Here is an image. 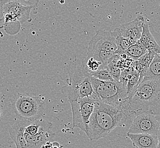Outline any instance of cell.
I'll use <instances>...</instances> for the list:
<instances>
[{
    "mask_svg": "<svg viewBox=\"0 0 160 148\" xmlns=\"http://www.w3.org/2000/svg\"><path fill=\"white\" fill-rule=\"evenodd\" d=\"M126 101L121 105L114 106L97 100L85 133L90 141L104 137L118 126H131L134 119Z\"/></svg>",
    "mask_w": 160,
    "mask_h": 148,
    "instance_id": "cell-1",
    "label": "cell"
},
{
    "mask_svg": "<svg viewBox=\"0 0 160 148\" xmlns=\"http://www.w3.org/2000/svg\"><path fill=\"white\" fill-rule=\"evenodd\" d=\"M126 102L133 119L148 111L160 115V80L143 79Z\"/></svg>",
    "mask_w": 160,
    "mask_h": 148,
    "instance_id": "cell-2",
    "label": "cell"
},
{
    "mask_svg": "<svg viewBox=\"0 0 160 148\" xmlns=\"http://www.w3.org/2000/svg\"><path fill=\"white\" fill-rule=\"evenodd\" d=\"M92 77L84 61L73 64L68 71L66 86L64 87L68 100H74L94 95Z\"/></svg>",
    "mask_w": 160,
    "mask_h": 148,
    "instance_id": "cell-3",
    "label": "cell"
},
{
    "mask_svg": "<svg viewBox=\"0 0 160 148\" xmlns=\"http://www.w3.org/2000/svg\"><path fill=\"white\" fill-rule=\"evenodd\" d=\"M12 111L19 120L32 123L41 119L44 102L39 96L17 93L10 99Z\"/></svg>",
    "mask_w": 160,
    "mask_h": 148,
    "instance_id": "cell-4",
    "label": "cell"
},
{
    "mask_svg": "<svg viewBox=\"0 0 160 148\" xmlns=\"http://www.w3.org/2000/svg\"><path fill=\"white\" fill-rule=\"evenodd\" d=\"M94 98L97 100L108 105L118 106L123 104L128 98L126 87L120 82L101 81L91 79Z\"/></svg>",
    "mask_w": 160,
    "mask_h": 148,
    "instance_id": "cell-5",
    "label": "cell"
},
{
    "mask_svg": "<svg viewBox=\"0 0 160 148\" xmlns=\"http://www.w3.org/2000/svg\"><path fill=\"white\" fill-rule=\"evenodd\" d=\"M69 102L72 111L73 128H79L86 133L97 100L92 95Z\"/></svg>",
    "mask_w": 160,
    "mask_h": 148,
    "instance_id": "cell-6",
    "label": "cell"
},
{
    "mask_svg": "<svg viewBox=\"0 0 160 148\" xmlns=\"http://www.w3.org/2000/svg\"><path fill=\"white\" fill-rule=\"evenodd\" d=\"M160 132V124L151 111L139 114L133 119L128 132L131 134L156 135Z\"/></svg>",
    "mask_w": 160,
    "mask_h": 148,
    "instance_id": "cell-7",
    "label": "cell"
},
{
    "mask_svg": "<svg viewBox=\"0 0 160 148\" xmlns=\"http://www.w3.org/2000/svg\"><path fill=\"white\" fill-rule=\"evenodd\" d=\"M38 3L39 1L7 0L3 5V14L11 15L22 25L28 21L31 10L37 7Z\"/></svg>",
    "mask_w": 160,
    "mask_h": 148,
    "instance_id": "cell-8",
    "label": "cell"
},
{
    "mask_svg": "<svg viewBox=\"0 0 160 148\" xmlns=\"http://www.w3.org/2000/svg\"><path fill=\"white\" fill-rule=\"evenodd\" d=\"M117 49L112 32L99 30L90 41L88 53L108 52L116 54Z\"/></svg>",
    "mask_w": 160,
    "mask_h": 148,
    "instance_id": "cell-9",
    "label": "cell"
},
{
    "mask_svg": "<svg viewBox=\"0 0 160 148\" xmlns=\"http://www.w3.org/2000/svg\"><path fill=\"white\" fill-rule=\"evenodd\" d=\"M52 124L42 119L40 129L37 134L32 136L24 133V137L28 148H41L54 137L55 133L51 130Z\"/></svg>",
    "mask_w": 160,
    "mask_h": 148,
    "instance_id": "cell-10",
    "label": "cell"
},
{
    "mask_svg": "<svg viewBox=\"0 0 160 148\" xmlns=\"http://www.w3.org/2000/svg\"><path fill=\"white\" fill-rule=\"evenodd\" d=\"M144 24V17L139 16L132 21L121 25L118 29L123 38L129 40L135 44L142 37Z\"/></svg>",
    "mask_w": 160,
    "mask_h": 148,
    "instance_id": "cell-11",
    "label": "cell"
},
{
    "mask_svg": "<svg viewBox=\"0 0 160 148\" xmlns=\"http://www.w3.org/2000/svg\"><path fill=\"white\" fill-rule=\"evenodd\" d=\"M31 123L17 120L15 123L9 128L10 136L16 144V148H28L24 137L25 128Z\"/></svg>",
    "mask_w": 160,
    "mask_h": 148,
    "instance_id": "cell-12",
    "label": "cell"
},
{
    "mask_svg": "<svg viewBox=\"0 0 160 148\" xmlns=\"http://www.w3.org/2000/svg\"><path fill=\"white\" fill-rule=\"evenodd\" d=\"M127 136L135 148H157L158 138L156 135L127 133Z\"/></svg>",
    "mask_w": 160,
    "mask_h": 148,
    "instance_id": "cell-13",
    "label": "cell"
},
{
    "mask_svg": "<svg viewBox=\"0 0 160 148\" xmlns=\"http://www.w3.org/2000/svg\"><path fill=\"white\" fill-rule=\"evenodd\" d=\"M136 43H138L147 52L152 51L154 54L160 53V46L151 33L150 26L148 24H144L142 37Z\"/></svg>",
    "mask_w": 160,
    "mask_h": 148,
    "instance_id": "cell-14",
    "label": "cell"
},
{
    "mask_svg": "<svg viewBox=\"0 0 160 148\" xmlns=\"http://www.w3.org/2000/svg\"><path fill=\"white\" fill-rule=\"evenodd\" d=\"M153 35L158 45L160 47V35L151 28ZM143 79L160 80V53L155 54L154 58L148 68Z\"/></svg>",
    "mask_w": 160,
    "mask_h": 148,
    "instance_id": "cell-15",
    "label": "cell"
},
{
    "mask_svg": "<svg viewBox=\"0 0 160 148\" xmlns=\"http://www.w3.org/2000/svg\"><path fill=\"white\" fill-rule=\"evenodd\" d=\"M3 28L7 34L14 35L18 33L21 30V24L17 19L10 14H3Z\"/></svg>",
    "mask_w": 160,
    "mask_h": 148,
    "instance_id": "cell-16",
    "label": "cell"
},
{
    "mask_svg": "<svg viewBox=\"0 0 160 148\" xmlns=\"http://www.w3.org/2000/svg\"><path fill=\"white\" fill-rule=\"evenodd\" d=\"M112 32L115 38L116 44L117 46V51L116 52V54L120 56L121 54H125L127 49L133 45V43L131 40L123 38L121 35L118 28L115 29L114 31Z\"/></svg>",
    "mask_w": 160,
    "mask_h": 148,
    "instance_id": "cell-17",
    "label": "cell"
},
{
    "mask_svg": "<svg viewBox=\"0 0 160 148\" xmlns=\"http://www.w3.org/2000/svg\"><path fill=\"white\" fill-rule=\"evenodd\" d=\"M147 53V52L138 43H135L129 47L125 54L128 58L133 61H137Z\"/></svg>",
    "mask_w": 160,
    "mask_h": 148,
    "instance_id": "cell-18",
    "label": "cell"
},
{
    "mask_svg": "<svg viewBox=\"0 0 160 148\" xmlns=\"http://www.w3.org/2000/svg\"><path fill=\"white\" fill-rule=\"evenodd\" d=\"M142 81V80L140 77V75L135 70L133 71L129 75L128 80L127 84V91L128 96L137 87L139 86V84Z\"/></svg>",
    "mask_w": 160,
    "mask_h": 148,
    "instance_id": "cell-19",
    "label": "cell"
},
{
    "mask_svg": "<svg viewBox=\"0 0 160 148\" xmlns=\"http://www.w3.org/2000/svg\"><path fill=\"white\" fill-rule=\"evenodd\" d=\"M91 77L96 79H98L101 81H114L112 77H111V75L108 70L107 67L102 69H99L97 71L94 72H90Z\"/></svg>",
    "mask_w": 160,
    "mask_h": 148,
    "instance_id": "cell-20",
    "label": "cell"
},
{
    "mask_svg": "<svg viewBox=\"0 0 160 148\" xmlns=\"http://www.w3.org/2000/svg\"><path fill=\"white\" fill-rule=\"evenodd\" d=\"M155 54L152 51H148L146 54H145L144 56H141L139 59L137 61L141 64V65L148 70L149 66L151 65V63L152 62L153 59L154 58Z\"/></svg>",
    "mask_w": 160,
    "mask_h": 148,
    "instance_id": "cell-21",
    "label": "cell"
},
{
    "mask_svg": "<svg viewBox=\"0 0 160 148\" xmlns=\"http://www.w3.org/2000/svg\"><path fill=\"white\" fill-rule=\"evenodd\" d=\"M84 61L86 67L90 72H94L99 69H101L102 66L101 63L92 58H86Z\"/></svg>",
    "mask_w": 160,
    "mask_h": 148,
    "instance_id": "cell-22",
    "label": "cell"
},
{
    "mask_svg": "<svg viewBox=\"0 0 160 148\" xmlns=\"http://www.w3.org/2000/svg\"><path fill=\"white\" fill-rule=\"evenodd\" d=\"M42 118L37 121H35L34 122L31 123L28 125L25 128V132L27 133L28 134L34 136L36 134H37L39 129H40V124L42 121Z\"/></svg>",
    "mask_w": 160,
    "mask_h": 148,
    "instance_id": "cell-23",
    "label": "cell"
},
{
    "mask_svg": "<svg viewBox=\"0 0 160 148\" xmlns=\"http://www.w3.org/2000/svg\"><path fill=\"white\" fill-rule=\"evenodd\" d=\"M6 1L0 0V21L3 18V5L5 3Z\"/></svg>",
    "mask_w": 160,
    "mask_h": 148,
    "instance_id": "cell-24",
    "label": "cell"
},
{
    "mask_svg": "<svg viewBox=\"0 0 160 148\" xmlns=\"http://www.w3.org/2000/svg\"><path fill=\"white\" fill-rule=\"evenodd\" d=\"M157 138H158V145H157V148H160V132L157 135Z\"/></svg>",
    "mask_w": 160,
    "mask_h": 148,
    "instance_id": "cell-25",
    "label": "cell"
},
{
    "mask_svg": "<svg viewBox=\"0 0 160 148\" xmlns=\"http://www.w3.org/2000/svg\"><path fill=\"white\" fill-rule=\"evenodd\" d=\"M3 112V106L0 104V118L1 117Z\"/></svg>",
    "mask_w": 160,
    "mask_h": 148,
    "instance_id": "cell-26",
    "label": "cell"
},
{
    "mask_svg": "<svg viewBox=\"0 0 160 148\" xmlns=\"http://www.w3.org/2000/svg\"><path fill=\"white\" fill-rule=\"evenodd\" d=\"M156 119H157V121H158V123H159L160 124V115H157V116H156Z\"/></svg>",
    "mask_w": 160,
    "mask_h": 148,
    "instance_id": "cell-27",
    "label": "cell"
}]
</instances>
